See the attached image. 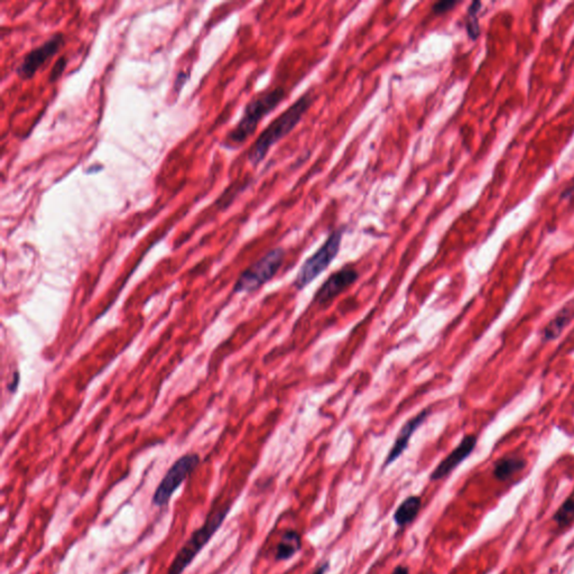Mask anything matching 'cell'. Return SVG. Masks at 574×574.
Masks as SVG:
<instances>
[{
	"label": "cell",
	"instance_id": "cell-1",
	"mask_svg": "<svg viewBox=\"0 0 574 574\" xmlns=\"http://www.w3.org/2000/svg\"><path fill=\"white\" fill-rule=\"evenodd\" d=\"M314 100L316 95L313 92H305L304 95H301L293 104H290L285 111L281 112L279 117H276L261 132L248 152V162L254 167L258 166L259 164L264 161L274 145L286 137L292 130H295V127L313 104Z\"/></svg>",
	"mask_w": 574,
	"mask_h": 574
},
{
	"label": "cell",
	"instance_id": "cell-2",
	"mask_svg": "<svg viewBox=\"0 0 574 574\" xmlns=\"http://www.w3.org/2000/svg\"><path fill=\"white\" fill-rule=\"evenodd\" d=\"M287 92L284 88L277 86L275 89L263 92L256 98L251 99L245 107L238 124L235 125L231 132L228 134L224 145L229 148H237L249 139L255 134L259 123L266 116L279 106L286 99Z\"/></svg>",
	"mask_w": 574,
	"mask_h": 574
},
{
	"label": "cell",
	"instance_id": "cell-3",
	"mask_svg": "<svg viewBox=\"0 0 574 574\" xmlns=\"http://www.w3.org/2000/svg\"><path fill=\"white\" fill-rule=\"evenodd\" d=\"M230 511V505L224 506L219 511L208 517L203 525L193 532L192 535L187 538V542L180 548L173 559L167 574H182L187 566L194 561L196 555L207 545L213 535L222 527L224 520L227 518Z\"/></svg>",
	"mask_w": 574,
	"mask_h": 574
},
{
	"label": "cell",
	"instance_id": "cell-4",
	"mask_svg": "<svg viewBox=\"0 0 574 574\" xmlns=\"http://www.w3.org/2000/svg\"><path fill=\"white\" fill-rule=\"evenodd\" d=\"M342 237H343V230H334L329 235L321 247L303 263L294 281V287L296 290H303L316 277H319L325 270H327L331 263L339 254Z\"/></svg>",
	"mask_w": 574,
	"mask_h": 574
},
{
	"label": "cell",
	"instance_id": "cell-5",
	"mask_svg": "<svg viewBox=\"0 0 574 574\" xmlns=\"http://www.w3.org/2000/svg\"><path fill=\"white\" fill-rule=\"evenodd\" d=\"M284 255L283 248H274L270 250L266 255L256 261L255 264L242 272L235 283L233 290L235 293H250L258 290L259 287L268 283L277 274L283 264Z\"/></svg>",
	"mask_w": 574,
	"mask_h": 574
},
{
	"label": "cell",
	"instance_id": "cell-6",
	"mask_svg": "<svg viewBox=\"0 0 574 574\" xmlns=\"http://www.w3.org/2000/svg\"><path fill=\"white\" fill-rule=\"evenodd\" d=\"M199 463L200 457L196 453L184 454L183 457L176 460L156 488L153 496V504L157 507L166 506L180 486L196 470Z\"/></svg>",
	"mask_w": 574,
	"mask_h": 574
},
{
	"label": "cell",
	"instance_id": "cell-7",
	"mask_svg": "<svg viewBox=\"0 0 574 574\" xmlns=\"http://www.w3.org/2000/svg\"><path fill=\"white\" fill-rule=\"evenodd\" d=\"M63 42V35L55 34L49 40H46L45 43L27 53L16 69L18 77L23 80L32 79L44 63L60 51Z\"/></svg>",
	"mask_w": 574,
	"mask_h": 574
},
{
	"label": "cell",
	"instance_id": "cell-8",
	"mask_svg": "<svg viewBox=\"0 0 574 574\" xmlns=\"http://www.w3.org/2000/svg\"><path fill=\"white\" fill-rule=\"evenodd\" d=\"M358 279L359 273L355 268L351 266L341 268L330 275V277L322 284L314 295V302L319 304H327V302L332 301L343 290L355 284Z\"/></svg>",
	"mask_w": 574,
	"mask_h": 574
},
{
	"label": "cell",
	"instance_id": "cell-9",
	"mask_svg": "<svg viewBox=\"0 0 574 574\" xmlns=\"http://www.w3.org/2000/svg\"><path fill=\"white\" fill-rule=\"evenodd\" d=\"M476 441L478 439L474 435H465L457 448L454 449L448 457L444 458L437 468L434 469L433 472L430 474V479L432 481H437L449 476L460 463H463L474 452Z\"/></svg>",
	"mask_w": 574,
	"mask_h": 574
},
{
	"label": "cell",
	"instance_id": "cell-10",
	"mask_svg": "<svg viewBox=\"0 0 574 574\" xmlns=\"http://www.w3.org/2000/svg\"><path fill=\"white\" fill-rule=\"evenodd\" d=\"M430 414V410H424V411L417 414V417H414L413 419H410L403 425V428L399 430L398 435H397L396 440L394 442L393 448L391 449L387 458H386L385 467L395 463L404 453L405 450L408 449V443L413 437V434L428 419Z\"/></svg>",
	"mask_w": 574,
	"mask_h": 574
},
{
	"label": "cell",
	"instance_id": "cell-11",
	"mask_svg": "<svg viewBox=\"0 0 574 574\" xmlns=\"http://www.w3.org/2000/svg\"><path fill=\"white\" fill-rule=\"evenodd\" d=\"M302 548L301 535L299 532L288 529L281 537L279 544L276 546L275 560L286 561L297 553Z\"/></svg>",
	"mask_w": 574,
	"mask_h": 574
},
{
	"label": "cell",
	"instance_id": "cell-12",
	"mask_svg": "<svg viewBox=\"0 0 574 574\" xmlns=\"http://www.w3.org/2000/svg\"><path fill=\"white\" fill-rule=\"evenodd\" d=\"M422 509V499L421 497L410 496L406 499L403 500L402 504L398 506V509L394 514V520L399 527H404L410 522H413L419 515V511Z\"/></svg>",
	"mask_w": 574,
	"mask_h": 574
},
{
	"label": "cell",
	"instance_id": "cell-13",
	"mask_svg": "<svg viewBox=\"0 0 574 574\" xmlns=\"http://www.w3.org/2000/svg\"><path fill=\"white\" fill-rule=\"evenodd\" d=\"M574 318V310L570 307H564L557 314L554 319L550 321L544 327L542 332V339L544 341H552L559 338L563 331L571 323Z\"/></svg>",
	"mask_w": 574,
	"mask_h": 574
},
{
	"label": "cell",
	"instance_id": "cell-14",
	"mask_svg": "<svg viewBox=\"0 0 574 574\" xmlns=\"http://www.w3.org/2000/svg\"><path fill=\"white\" fill-rule=\"evenodd\" d=\"M526 467L525 459L516 456L502 458L494 465V476L500 481H506Z\"/></svg>",
	"mask_w": 574,
	"mask_h": 574
},
{
	"label": "cell",
	"instance_id": "cell-15",
	"mask_svg": "<svg viewBox=\"0 0 574 574\" xmlns=\"http://www.w3.org/2000/svg\"><path fill=\"white\" fill-rule=\"evenodd\" d=\"M483 7L481 1H474L471 3L467 13V18H465V29L468 33L469 38L471 40H476L480 35V25L479 18H478V13Z\"/></svg>",
	"mask_w": 574,
	"mask_h": 574
},
{
	"label": "cell",
	"instance_id": "cell-16",
	"mask_svg": "<svg viewBox=\"0 0 574 574\" xmlns=\"http://www.w3.org/2000/svg\"><path fill=\"white\" fill-rule=\"evenodd\" d=\"M574 520V498H568L563 502L560 509H557L553 520L557 522L559 529H563L566 526L570 525Z\"/></svg>",
	"mask_w": 574,
	"mask_h": 574
},
{
	"label": "cell",
	"instance_id": "cell-17",
	"mask_svg": "<svg viewBox=\"0 0 574 574\" xmlns=\"http://www.w3.org/2000/svg\"><path fill=\"white\" fill-rule=\"evenodd\" d=\"M459 1L456 0H443V1H437L432 6V12L435 15H443L450 12L454 7L457 6Z\"/></svg>",
	"mask_w": 574,
	"mask_h": 574
},
{
	"label": "cell",
	"instance_id": "cell-18",
	"mask_svg": "<svg viewBox=\"0 0 574 574\" xmlns=\"http://www.w3.org/2000/svg\"><path fill=\"white\" fill-rule=\"evenodd\" d=\"M66 66V59L65 58H61L56 61V63H55L54 68L52 69V72H51V77H49V81L51 82H54V81L58 80L60 78L61 75L63 73L64 69H65Z\"/></svg>",
	"mask_w": 574,
	"mask_h": 574
},
{
	"label": "cell",
	"instance_id": "cell-19",
	"mask_svg": "<svg viewBox=\"0 0 574 574\" xmlns=\"http://www.w3.org/2000/svg\"><path fill=\"white\" fill-rule=\"evenodd\" d=\"M574 196V180L572 182L571 185H568L566 189H564L562 193H561V199L562 200H568V199H572Z\"/></svg>",
	"mask_w": 574,
	"mask_h": 574
},
{
	"label": "cell",
	"instance_id": "cell-20",
	"mask_svg": "<svg viewBox=\"0 0 574 574\" xmlns=\"http://www.w3.org/2000/svg\"><path fill=\"white\" fill-rule=\"evenodd\" d=\"M391 574H410V568L408 566H398L394 568Z\"/></svg>",
	"mask_w": 574,
	"mask_h": 574
},
{
	"label": "cell",
	"instance_id": "cell-21",
	"mask_svg": "<svg viewBox=\"0 0 574 574\" xmlns=\"http://www.w3.org/2000/svg\"><path fill=\"white\" fill-rule=\"evenodd\" d=\"M327 568H329V564L327 563H325L323 566H320L313 574H325V571H327Z\"/></svg>",
	"mask_w": 574,
	"mask_h": 574
}]
</instances>
